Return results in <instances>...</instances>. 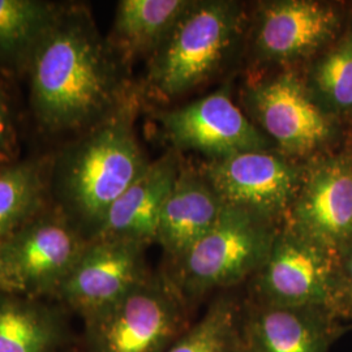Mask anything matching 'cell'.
I'll return each mask as SVG.
<instances>
[{
    "instance_id": "1",
    "label": "cell",
    "mask_w": 352,
    "mask_h": 352,
    "mask_svg": "<svg viewBox=\"0 0 352 352\" xmlns=\"http://www.w3.org/2000/svg\"><path fill=\"white\" fill-rule=\"evenodd\" d=\"M128 71L85 6L60 4L26 69L38 126L78 136L100 124L139 91Z\"/></svg>"
},
{
    "instance_id": "2",
    "label": "cell",
    "mask_w": 352,
    "mask_h": 352,
    "mask_svg": "<svg viewBox=\"0 0 352 352\" xmlns=\"http://www.w3.org/2000/svg\"><path fill=\"white\" fill-rule=\"evenodd\" d=\"M142 101L140 89L120 110L78 135L51 162L55 208L81 232L88 231L89 240L97 235L115 201L151 164L135 129Z\"/></svg>"
},
{
    "instance_id": "3",
    "label": "cell",
    "mask_w": 352,
    "mask_h": 352,
    "mask_svg": "<svg viewBox=\"0 0 352 352\" xmlns=\"http://www.w3.org/2000/svg\"><path fill=\"white\" fill-rule=\"evenodd\" d=\"M245 16L239 1L192 0L148 59L142 97L168 103L210 81L238 47Z\"/></svg>"
},
{
    "instance_id": "4",
    "label": "cell",
    "mask_w": 352,
    "mask_h": 352,
    "mask_svg": "<svg viewBox=\"0 0 352 352\" xmlns=\"http://www.w3.org/2000/svg\"><path fill=\"white\" fill-rule=\"evenodd\" d=\"M240 103L273 148L298 162L330 151L338 133L337 119L317 103L296 68L252 74Z\"/></svg>"
},
{
    "instance_id": "5",
    "label": "cell",
    "mask_w": 352,
    "mask_h": 352,
    "mask_svg": "<svg viewBox=\"0 0 352 352\" xmlns=\"http://www.w3.org/2000/svg\"><path fill=\"white\" fill-rule=\"evenodd\" d=\"M279 227L225 205L213 227L176 260L173 279L187 300L236 286L261 269Z\"/></svg>"
},
{
    "instance_id": "6",
    "label": "cell",
    "mask_w": 352,
    "mask_h": 352,
    "mask_svg": "<svg viewBox=\"0 0 352 352\" xmlns=\"http://www.w3.org/2000/svg\"><path fill=\"white\" fill-rule=\"evenodd\" d=\"M186 302L173 277L148 276L122 300L89 317L91 351H167L186 331Z\"/></svg>"
},
{
    "instance_id": "7",
    "label": "cell",
    "mask_w": 352,
    "mask_h": 352,
    "mask_svg": "<svg viewBox=\"0 0 352 352\" xmlns=\"http://www.w3.org/2000/svg\"><path fill=\"white\" fill-rule=\"evenodd\" d=\"M253 300L324 308L344 318L338 256L282 225L253 277Z\"/></svg>"
},
{
    "instance_id": "8",
    "label": "cell",
    "mask_w": 352,
    "mask_h": 352,
    "mask_svg": "<svg viewBox=\"0 0 352 352\" xmlns=\"http://www.w3.org/2000/svg\"><path fill=\"white\" fill-rule=\"evenodd\" d=\"M344 17L336 4L317 0L258 1L248 28L253 63L263 69L309 63L340 36Z\"/></svg>"
},
{
    "instance_id": "9",
    "label": "cell",
    "mask_w": 352,
    "mask_h": 352,
    "mask_svg": "<svg viewBox=\"0 0 352 352\" xmlns=\"http://www.w3.org/2000/svg\"><path fill=\"white\" fill-rule=\"evenodd\" d=\"M89 239L55 206L0 240V289H59Z\"/></svg>"
},
{
    "instance_id": "10",
    "label": "cell",
    "mask_w": 352,
    "mask_h": 352,
    "mask_svg": "<svg viewBox=\"0 0 352 352\" xmlns=\"http://www.w3.org/2000/svg\"><path fill=\"white\" fill-rule=\"evenodd\" d=\"M302 166L276 149H260L208 161L201 171L226 206L282 226L300 186Z\"/></svg>"
},
{
    "instance_id": "11",
    "label": "cell",
    "mask_w": 352,
    "mask_h": 352,
    "mask_svg": "<svg viewBox=\"0 0 352 352\" xmlns=\"http://www.w3.org/2000/svg\"><path fill=\"white\" fill-rule=\"evenodd\" d=\"M170 149L195 151L208 161L232 157L244 151L274 149L222 87L196 101L164 110L157 118Z\"/></svg>"
},
{
    "instance_id": "12",
    "label": "cell",
    "mask_w": 352,
    "mask_h": 352,
    "mask_svg": "<svg viewBox=\"0 0 352 352\" xmlns=\"http://www.w3.org/2000/svg\"><path fill=\"white\" fill-rule=\"evenodd\" d=\"M283 225L340 254L352 240V153L327 151L304 162Z\"/></svg>"
},
{
    "instance_id": "13",
    "label": "cell",
    "mask_w": 352,
    "mask_h": 352,
    "mask_svg": "<svg viewBox=\"0 0 352 352\" xmlns=\"http://www.w3.org/2000/svg\"><path fill=\"white\" fill-rule=\"evenodd\" d=\"M145 248L132 240H89L58 292L88 318L98 315L149 276L144 258Z\"/></svg>"
},
{
    "instance_id": "14",
    "label": "cell",
    "mask_w": 352,
    "mask_h": 352,
    "mask_svg": "<svg viewBox=\"0 0 352 352\" xmlns=\"http://www.w3.org/2000/svg\"><path fill=\"white\" fill-rule=\"evenodd\" d=\"M340 317L316 307H287L252 300L243 308L247 352H327L343 327Z\"/></svg>"
},
{
    "instance_id": "15",
    "label": "cell",
    "mask_w": 352,
    "mask_h": 352,
    "mask_svg": "<svg viewBox=\"0 0 352 352\" xmlns=\"http://www.w3.org/2000/svg\"><path fill=\"white\" fill-rule=\"evenodd\" d=\"M183 164L182 154L170 148L151 161L110 208L94 238L132 240L145 247L157 243L161 212Z\"/></svg>"
},
{
    "instance_id": "16",
    "label": "cell",
    "mask_w": 352,
    "mask_h": 352,
    "mask_svg": "<svg viewBox=\"0 0 352 352\" xmlns=\"http://www.w3.org/2000/svg\"><path fill=\"white\" fill-rule=\"evenodd\" d=\"M223 209L201 168L183 164L161 212L157 243L175 263L213 227Z\"/></svg>"
},
{
    "instance_id": "17",
    "label": "cell",
    "mask_w": 352,
    "mask_h": 352,
    "mask_svg": "<svg viewBox=\"0 0 352 352\" xmlns=\"http://www.w3.org/2000/svg\"><path fill=\"white\" fill-rule=\"evenodd\" d=\"M192 0H120L109 42L128 65L149 59L164 43Z\"/></svg>"
},
{
    "instance_id": "18",
    "label": "cell",
    "mask_w": 352,
    "mask_h": 352,
    "mask_svg": "<svg viewBox=\"0 0 352 352\" xmlns=\"http://www.w3.org/2000/svg\"><path fill=\"white\" fill-rule=\"evenodd\" d=\"M50 167L46 160L0 167V240L49 208Z\"/></svg>"
},
{
    "instance_id": "19",
    "label": "cell",
    "mask_w": 352,
    "mask_h": 352,
    "mask_svg": "<svg viewBox=\"0 0 352 352\" xmlns=\"http://www.w3.org/2000/svg\"><path fill=\"white\" fill-rule=\"evenodd\" d=\"M60 4L42 0H0V68L25 72L38 42Z\"/></svg>"
},
{
    "instance_id": "20",
    "label": "cell",
    "mask_w": 352,
    "mask_h": 352,
    "mask_svg": "<svg viewBox=\"0 0 352 352\" xmlns=\"http://www.w3.org/2000/svg\"><path fill=\"white\" fill-rule=\"evenodd\" d=\"M302 74L314 98L327 113L336 119L351 116L352 17Z\"/></svg>"
},
{
    "instance_id": "21",
    "label": "cell",
    "mask_w": 352,
    "mask_h": 352,
    "mask_svg": "<svg viewBox=\"0 0 352 352\" xmlns=\"http://www.w3.org/2000/svg\"><path fill=\"white\" fill-rule=\"evenodd\" d=\"M243 307L232 295H221L201 318L166 352H244Z\"/></svg>"
},
{
    "instance_id": "22",
    "label": "cell",
    "mask_w": 352,
    "mask_h": 352,
    "mask_svg": "<svg viewBox=\"0 0 352 352\" xmlns=\"http://www.w3.org/2000/svg\"><path fill=\"white\" fill-rule=\"evenodd\" d=\"M54 329L37 307L0 289V352H47Z\"/></svg>"
},
{
    "instance_id": "23",
    "label": "cell",
    "mask_w": 352,
    "mask_h": 352,
    "mask_svg": "<svg viewBox=\"0 0 352 352\" xmlns=\"http://www.w3.org/2000/svg\"><path fill=\"white\" fill-rule=\"evenodd\" d=\"M17 151V135L11 107L0 90V167L13 164Z\"/></svg>"
},
{
    "instance_id": "24",
    "label": "cell",
    "mask_w": 352,
    "mask_h": 352,
    "mask_svg": "<svg viewBox=\"0 0 352 352\" xmlns=\"http://www.w3.org/2000/svg\"><path fill=\"white\" fill-rule=\"evenodd\" d=\"M340 295L344 318L350 320L352 312V240L338 254Z\"/></svg>"
},
{
    "instance_id": "25",
    "label": "cell",
    "mask_w": 352,
    "mask_h": 352,
    "mask_svg": "<svg viewBox=\"0 0 352 352\" xmlns=\"http://www.w3.org/2000/svg\"><path fill=\"white\" fill-rule=\"evenodd\" d=\"M350 320H352V312H351V315H350Z\"/></svg>"
},
{
    "instance_id": "26",
    "label": "cell",
    "mask_w": 352,
    "mask_h": 352,
    "mask_svg": "<svg viewBox=\"0 0 352 352\" xmlns=\"http://www.w3.org/2000/svg\"><path fill=\"white\" fill-rule=\"evenodd\" d=\"M244 352H247V351H245V349H244Z\"/></svg>"
}]
</instances>
